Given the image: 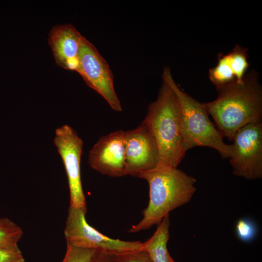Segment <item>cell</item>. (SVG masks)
<instances>
[{"instance_id":"cell-1","label":"cell","mask_w":262,"mask_h":262,"mask_svg":"<svg viewBox=\"0 0 262 262\" xmlns=\"http://www.w3.org/2000/svg\"><path fill=\"white\" fill-rule=\"evenodd\" d=\"M217 98L203 103L223 137L232 141L243 126L262 122V90L255 72L246 74L241 82L216 87Z\"/></svg>"},{"instance_id":"cell-2","label":"cell","mask_w":262,"mask_h":262,"mask_svg":"<svg viewBox=\"0 0 262 262\" xmlns=\"http://www.w3.org/2000/svg\"><path fill=\"white\" fill-rule=\"evenodd\" d=\"M138 178L148 184L149 202L143 218L129 230L136 233L159 224L172 210L190 201L196 191L195 178L177 168L159 163Z\"/></svg>"},{"instance_id":"cell-3","label":"cell","mask_w":262,"mask_h":262,"mask_svg":"<svg viewBox=\"0 0 262 262\" xmlns=\"http://www.w3.org/2000/svg\"><path fill=\"white\" fill-rule=\"evenodd\" d=\"M143 122L156 141L159 163L177 167L186 153L181 110L176 95L164 81L157 99L148 106Z\"/></svg>"},{"instance_id":"cell-4","label":"cell","mask_w":262,"mask_h":262,"mask_svg":"<svg viewBox=\"0 0 262 262\" xmlns=\"http://www.w3.org/2000/svg\"><path fill=\"white\" fill-rule=\"evenodd\" d=\"M162 78L175 92L180 102L186 152L195 147H207L217 151L222 158H229L232 152V144L224 142L223 137L210 120L204 104L180 88L169 67L164 68Z\"/></svg>"},{"instance_id":"cell-5","label":"cell","mask_w":262,"mask_h":262,"mask_svg":"<svg viewBox=\"0 0 262 262\" xmlns=\"http://www.w3.org/2000/svg\"><path fill=\"white\" fill-rule=\"evenodd\" d=\"M87 211L69 205L64 230L66 242L82 248L94 249L108 255L122 254L143 248L140 241H126L111 238L88 224Z\"/></svg>"},{"instance_id":"cell-6","label":"cell","mask_w":262,"mask_h":262,"mask_svg":"<svg viewBox=\"0 0 262 262\" xmlns=\"http://www.w3.org/2000/svg\"><path fill=\"white\" fill-rule=\"evenodd\" d=\"M229 159L233 174L252 180L262 177V123L247 124L232 138Z\"/></svg>"},{"instance_id":"cell-7","label":"cell","mask_w":262,"mask_h":262,"mask_svg":"<svg viewBox=\"0 0 262 262\" xmlns=\"http://www.w3.org/2000/svg\"><path fill=\"white\" fill-rule=\"evenodd\" d=\"M77 72L90 88L101 95L114 111L122 110L114 86L113 75L106 60L84 37L79 56Z\"/></svg>"},{"instance_id":"cell-8","label":"cell","mask_w":262,"mask_h":262,"mask_svg":"<svg viewBox=\"0 0 262 262\" xmlns=\"http://www.w3.org/2000/svg\"><path fill=\"white\" fill-rule=\"evenodd\" d=\"M53 141L67 174L70 205L87 211L81 174L82 140L71 127L66 124L56 129Z\"/></svg>"},{"instance_id":"cell-9","label":"cell","mask_w":262,"mask_h":262,"mask_svg":"<svg viewBox=\"0 0 262 262\" xmlns=\"http://www.w3.org/2000/svg\"><path fill=\"white\" fill-rule=\"evenodd\" d=\"M124 144L127 175L138 177L159 164L156 141L144 122L135 129L124 131Z\"/></svg>"},{"instance_id":"cell-10","label":"cell","mask_w":262,"mask_h":262,"mask_svg":"<svg viewBox=\"0 0 262 262\" xmlns=\"http://www.w3.org/2000/svg\"><path fill=\"white\" fill-rule=\"evenodd\" d=\"M89 166L111 177L127 175L124 131L119 130L102 136L89 152Z\"/></svg>"},{"instance_id":"cell-11","label":"cell","mask_w":262,"mask_h":262,"mask_svg":"<svg viewBox=\"0 0 262 262\" xmlns=\"http://www.w3.org/2000/svg\"><path fill=\"white\" fill-rule=\"evenodd\" d=\"M83 38L70 24L56 25L52 28L48 43L59 66L77 72Z\"/></svg>"},{"instance_id":"cell-12","label":"cell","mask_w":262,"mask_h":262,"mask_svg":"<svg viewBox=\"0 0 262 262\" xmlns=\"http://www.w3.org/2000/svg\"><path fill=\"white\" fill-rule=\"evenodd\" d=\"M247 50L236 45L228 53L218 55L216 65L209 71V78L216 87L243 81L249 66Z\"/></svg>"},{"instance_id":"cell-13","label":"cell","mask_w":262,"mask_h":262,"mask_svg":"<svg viewBox=\"0 0 262 262\" xmlns=\"http://www.w3.org/2000/svg\"><path fill=\"white\" fill-rule=\"evenodd\" d=\"M169 225L168 214L157 225L154 234L143 243V249L149 254L153 262H168L167 244L169 238Z\"/></svg>"},{"instance_id":"cell-14","label":"cell","mask_w":262,"mask_h":262,"mask_svg":"<svg viewBox=\"0 0 262 262\" xmlns=\"http://www.w3.org/2000/svg\"><path fill=\"white\" fill-rule=\"evenodd\" d=\"M22 229L7 217L0 218V247H18V242L23 235Z\"/></svg>"},{"instance_id":"cell-15","label":"cell","mask_w":262,"mask_h":262,"mask_svg":"<svg viewBox=\"0 0 262 262\" xmlns=\"http://www.w3.org/2000/svg\"><path fill=\"white\" fill-rule=\"evenodd\" d=\"M66 251L62 262H89L98 251L74 246L66 242Z\"/></svg>"},{"instance_id":"cell-16","label":"cell","mask_w":262,"mask_h":262,"mask_svg":"<svg viewBox=\"0 0 262 262\" xmlns=\"http://www.w3.org/2000/svg\"><path fill=\"white\" fill-rule=\"evenodd\" d=\"M235 230L238 238L246 243L252 241L257 234L256 225L252 220L246 218L238 220Z\"/></svg>"},{"instance_id":"cell-17","label":"cell","mask_w":262,"mask_h":262,"mask_svg":"<svg viewBox=\"0 0 262 262\" xmlns=\"http://www.w3.org/2000/svg\"><path fill=\"white\" fill-rule=\"evenodd\" d=\"M109 256L112 262H153L149 254L143 248Z\"/></svg>"},{"instance_id":"cell-18","label":"cell","mask_w":262,"mask_h":262,"mask_svg":"<svg viewBox=\"0 0 262 262\" xmlns=\"http://www.w3.org/2000/svg\"><path fill=\"white\" fill-rule=\"evenodd\" d=\"M25 260L19 247H0V262H24Z\"/></svg>"},{"instance_id":"cell-19","label":"cell","mask_w":262,"mask_h":262,"mask_svg":"<svg viewBox=\"0 0 262 262\" xmlns=\"http://www.w3.org/2000/svg\"><path fill=\"white\" fill-rule=\"evenodd\" d=\"M89 262H112L109 255L97 252L92 257Z\"/></svg>"},{"instance_id":"cell-20","label":"cell","mask_w":262,"mask_h":262,"mask_svg":"<svg viewBox=\"0 0 262 262\" xmlns=\"http://www.w3.org/2000/svg\"><path fill=\"white\" fill-rule=\"evenodd\" d=\"M168 262H175L170 255L168 256Z\"/></svg>"}]
</instances>
